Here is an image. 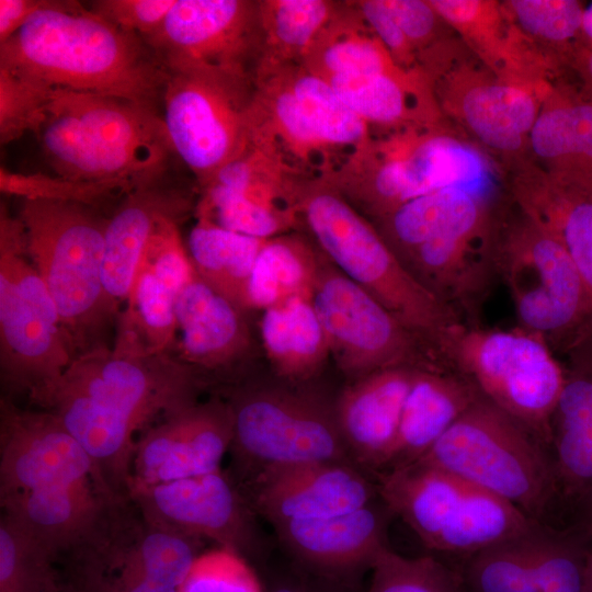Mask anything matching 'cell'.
<instances>
[{
    "label": "cell",
    "instance_id": "cell-1",
    "mask_svg": "<svg viewBox=\"0 0 592 592\" xmlns=\"http://www.w3.org/2000/svg\"><path fill=\"white\" fill-rule=\"evenodd\" d=\"M0 67L53 89L123 98L160 113L169 79L145 39L68 0H47L1 44Z\"/></svg>",
    "mask_w": 592,
    "mask_h": 592
},
{
    "label": "cell",
    "instance_id": "cell-2",
    "mask_svg": "<svg viewBox=\"0 0 592 592\" xmlns=\"http://www.w3.org/2000/svg\"><path fill=\"white\" fill-rule=\"evenodd\" d=\"M206 380L170 353L102 346L73 358L57 382L30 397L88 445L134 443L138 430L197 402Z\"/></svg>",
    "mask_w": 592,
    "mask_h": 592
},
{
    "label": "cell",
    "instance_id": "cell-3",
    "mask_svg": "<svg viewBox=\"0 0 592 592\" xmlns=\"http://www.w3.org/2000/svg\"><path fill=\"white\" fill-rule=\"evenodd\" d=\"M405 269L466 326H481L498 281L497 216L485 195L444 189L373 223Z\"/></svg>",
    "mask_w": 592,
    "mask_h": 592
},
{
    "label": "cell",
    "instance_id": "cell-4",
    "mask_svg": "<svg viewBox=\"0 0 592 592\" xmlns=\"http://www.w3.org/2000/svg\"><path fill=\"white\" fill-rule=\"evenodd\" d=\"M54 174L136 184L177 159L161 113L132 100L55 89L34 132Z\"/></svg>",
    "mask_w": 592,
    "mask_h": 592
},
{
    "label": "cell",
    "instance_id": "cell-5",
    "mask_svg": "<svg viewBox=\"0 0 592 592\" xmlns=\"http://www.w3.org/2000/svg\"><path fill=\"white\" fill-rule=\"evenodd\" d=\"M296 212L299 231L337 269L439 353L443 338L463 322L411 276L368 218L319 178L298 181Z\"/></svg>",
    "mask_w": 592,
    "mask_h": 592
},
{
    "label": "cell",
    "instance_id": "cell-6",
    "mask_svg": "<svg viewBox=\"0 0 592 592\" xmlns=\"http://www.w3.org/2000/svg\"><path fill=\"white\" fill-rule=\"evenodd\" d=\"M18 217L30 259L55 303L75 357L109 346L105 335L119 314L103 284L109 217L87 204L26 198L21 200Z\"/></svg>",
    "mask_w": 592,
    "mask_h": 592
},
{
    "label": "cell",
    "instance_id": "cell-7",
    "mask_svg": "<svg viewBox=\"0 0 592 592\" xmlns=\"http://www.w3.org/2000/svg\"><path fill=\"white\" fill-rule=\"evenodd\" d=\"M496 267L520 328L554 352L571 354L592 341V300L576 264L562 243L519 207L512 219L497 216Z\"/></svg>",
    "mask_w": 592,
    "mask_h": 592
},
{
    "label": "cell",
    "instance_id": "cell-8",
    "mask_svg": "<svg viewBox=\"0 0 592 592\" xmlns=\"http://www.w3.org/2000/svg\"><path fill=\"white\" fill-rule=\"evenodd\" d=\"M415 463L454 474L539 523L559 491L549 449L481 395Z\"/></svg>",
    "mask_w": 592,
    "mask_h": 592
},
{
    "label": "cell",
    "instance_id": "cell-9",
    "mask_svg": "<svg viewBox=\"0 0 592 592\" xmlns=\"http://www.w3.org/2000/svg\"><path fill=\"white\" fill-rule=\"evenodd\" d=\"M439 352L448 367L550 452L551 417L567 372L543 338L519 326L490 329L458 323L444 337Z\"/></svg>",
    "mask_w": 592,
    "mask_h": 592
},
{
    "label": "cell",
    "instance_id": "cell-10",
    "mask_svg": "<svg viewBox=\"0 0 592 592\" xmlns=\"http://www.w3.org/2000/svg\"><path fill=\"white\" fill-rule=\"evenodd\" d=\"M377 493L430 550L460 560L526 531L511 503L437 467L413 463L377 474Z\"/></svg>",
    "mask_w": 592,
    "mask_h": 592
},
{
    "label": "cell",
    "instance_id": "cell-11",
    "mask_svg": "<svg viewBox=\"0 0 592 592\" xmlns=\"http://www.w3.org/2000/svg\"><path fill=\"white\" fill-rule=\"evenodd\" d=\"M234 383L225 400L232 415L230 451L241 480L237 483L273 467L315 462L354 464L334 403L286 382L278 385L239 377Z\"/></svg>",
    "mask_w": 592,
    "mask_h": 592
},
{
    "label": "cell",
    "instance_id": "cell-12",
    "mask_svg": "<svg viewBox=\"0 0 592 592\" xmlns=\"http://www.w3.org/2000/svg\"><path fill=\"white\" fill-rule=\"evenodd\" d=\"M254 78L205 70L169 71L161 117L179 162L200 191L250 143Z\"/></svg>",
    "mask_w": 592,
    "mask_h": 592
},
{
    "label": "cell",
    "instance_id": "cell-13",
    "mask_svg": "<svg viewBox=\"0 0 592 592\" xmlns=\"http://www.w3.org/2000/svg\"><path fill=\"white\" fill-rule=\"evenodd\" d=\"M311 301L327 335L330 355L349 383L394 367H448L429 343L322 252Z\"/></svg>",
    "mask_w": 592,
    "mask_h": 592
},
{
    "label": "cell",
    "instance_id": "cell-14",
    "mask_svg": "<svg viewBox=\"0 0 592 592\" xmlns=\"http://www.w3.org/2000/svg\"><path fill=\"white\" fill-rule=\"evenodd\" d=\"M146 42L169 71L254 78L262 59L261 0H175Z\"/></svg>",
    "mask_w": 592,
    "mask_h": 592
},
{
    "label": "cell",
    "instance_id": "cell-15",
    "mask_svg": "<svg viewBox=\"0 0 592 592\" xmlns=\"http://www.w3.org/2000/svg\"><path fill=\"white\" fill-rule=\"evenodd\" d=\"M129 500L149 524L247 557L258 546L253 510L237 481L220 469L130 492Z\"/></svg>",
    "mask_w": 592,
    "mask_h": 592
},
{
    "label": "cell",
    "instance_id": "cell-16",
    "mask_svg": "<svg viewBox=\"0 0 592 592\" xmlns=\"http://www.w3.org/2000/svg\"><path fill=\"white\" fill-rule=\"evenodd\" d=\"M94 483L116 501L93 460L53 412L0 402V498L47 487Z\"/></svg>",
    "mask_w": 592,
    "mask_h": 592
},
{
    "label": "cell",
    "instance_id": "cell-17",
    "mask_svg": "<svg viewBox=\"0 0 592 592\" xmlns=\"http://www.w3.org/2000/svg\"><path fill=\"white\" fill-rule=\"evenodd\" d=\"M590 553L565 532L535 522L460 560L468 592H587Z\"/></svg>",
    "mask_w": 592,
    "mask_h": 592
},
{
    "label": "cell",
    "instance_id": "cell-18",
    "mask_svg": "<svg viewBox=\"0 0 592 592\" xmlns=\"http://www.w3.org/2000/svg\"><path fill=\"white\" fill-rule=\"evenodd\" d=\"M231 442V410L219 397L163 417L136 441L129 494L220 469Z\"/></svg>",
    "mask_w": 592,
    "mask_h": 592
},
{
    "label": "cell",
    "instance_id": "cell-19",
    "mask_svg": "<svg viewBox=\"0 0 592 592\" xmlns=\"http://www.w3.org/2000/svg\"><path fill=\"white\" fill-rule=\"evenodd\" d=\"M238 485L253 512L272 525L346 513L378 494L362 468L344 462L267 468Z\"/></svg>",
    "mask_w": 592,
    "mask_h": 592
},
{
    "label": "cell",
    "instance_id": "cell-20",
    "mask_svg": "<svg viewBox=\"0 0 592 592\" xmlns=\"http://www.w3.org/2000/svg\"><path fill=\"white\" fill-rule=\"evenodd\" d=\"M173 166L137 182L107 218L103 284L118 304L126 301L143 252L159 224L182 221L196 208L197 187L178 180Z\"/></svg>",
    "mask_w": 592,
    "mask_h": 592
},
{
    "label": "cell",
    "instance_id": "cell-21",
    "mask_svg": "<svg viewBox=\"0 0 592 592\" xmlns=\"http://www.w3.org/2000/svg\"><path fill=\"white\" fill-rule=\"evenodd\" d=\"M244 312L194 271L175 301L177 357L206 382L209 375L230 382L235 375L239 378L254 352Z\"/></svg>",
    "mask_w": 592,
    "mask_h": 592
},
{
    "label": "cell",
    "instance_id": "cell-22",
    "mask_svg": "<svg viewBox=\"0 0 592 592\" xmlns=\"http://www.w3.org/2000/svg\"><path fill=\"white\" fill-rule=\"evenodd\" d=\"M68 339L0 273L1 382L12 395L37 394L59 379L73 361Z\"/></svg>",
    "mask_w": 592,
    "mask_h": 592
},
{
    "label": "cell",
    "instance_id": "cell-23",
    "mask_svg": "<svg viewBox=\"0 0 592 592\" xmlns=\"http://www.w3.org/2000/svg\"><path fill=\"white\" fill-rule=\"evenodd\" d=\"M389 509L372 503L322 519L288 521L273 525L282 543L319 577L339 581L369 569L387 546Z\"/></svg>",
    "mask_w": 592,
    "mask_h": 592
},
{
    "label": "cell",
    "instance_id": "cell-24",
    "mask_svg": "<svg viewBox=\"0 0 592 592\" xmlns=\"http://www.w3.org/2000/svg\"><path fill=\"white\" fill-rule=\"evenodd\" d=\"M418 369L394 367L351 382L334 402L350 457L362 469L380 473L394 448L403 405Z\"/></svg>",
    "mask_w": 592,
    "mask_h": 592
},
{
    "label": "cell",
    "instance_id": "cell-25",
    "mask_svg": "<svg viewBox=\"0 0 592 592\" xmlns=\"http://www.w3.org/2000/svg\"><path fill=\"white\" fill-rule=\"evenodd\" d=\"M117 502L94 483L47 487L0 498L3 514L58 559L86 544Z\"/></svg>",
    "mask_w": 592,
    "mask_h": 592
},
{
    "label": "cell",
    "instance_id": "cell-26",
    "mask_svg": "<svg viewBox=\"0 0 592 592\" xmlns=\"http://www.w3.org/2000/svg\"><path fill=\"white\" fill-rule=\"evenodd\" d=\"M446 81L443 102L479 141L502 153H514L528 145L540 110L524 83L480 75H459Z\"/></svg>",
    "mask_w": 592,
    "mask_h": 592
},
{
    "label": "cell",
    "instance_id": "cell-27",
    "mask_svg": "<svg viewBox=\"0 0 592 592\" xmlns=\"http://www.w3.org/2000/svg\"><path fill=\"white\" fill-rule=\"evenodd\" d=\"M513 195L521 210L562 243L592 300V177L525 172Z\"/></svg>",
    "mask_w": 592,
    "mask_h": 592
},
{
    "label": "cell",
    "instance_id": "cell-28",
    "mask_svg": "<svg viewBox=\"0 0 592 592\" xmlns=\"http://www.w3.org/2000/svg\"><path fill=\"white\" fill-rule=\"evenodd\" d=\"M479 396L475 386L451 367L418 369L394 448L380 473L419 460Z\"/></svg>",
    "mask_w": 592,
    "mask_h": 592
},
{
    "label": "cell",
    "instance_id": "cell-29",
    "mask_svg": "<svg viewBox=\"0 0 592 592\" xmlns=\"http://www.w3.org/2000/svg\"><path fill=\"white\" fill-rule=\"evenodd\" d=\"M326 81L372 132L433 125L436 118L433 83L420 71L395 68Z\"/></svg>",
    "mask_w": 592,
    "mask_h": 592
},
{
    "label": "cell",
    "instance_id": "cell-30",
    "mask_svg": "<svg viewBox=\"0 0 592 592\" xmlns=\"http://www.w3.org/2000/svg\"><path fill=\"white\" fill-rule=\"evenodd\" d=\"M262 311L261 343L275 375L293 384L312 378L330 350L311 296L293 297Z\"/></svg>",
    "mask_w": 592,
    "mask_h": 592
},
{
    "label": "cell",
    "instance_id": "cell-31",
    "mask_svg": "<svg viewBox=\"0 0 592 592\" xmlns=\"http://www.w3.org/2000/svg\"><path fill=\"white\" fill-rule=\"evenodd\" d=\"M265 240L197 218L189 234L186 250L196 273L216 292L248 311L251 310L250 280Z\"/></svg>",
    "mask_w": 592,
    "mask_h": 592
},
{
    "label": "cell",
    "instance_id": "cell-32",
    "mask_svg": "<svg viewBox=\"0 0 592 592\" xmlns=\"http://www.w3.org/2000/svg\"><path fill=\"white\" fill-rule=\"evenodd\" d=\"M303 65L325 80L400 68L366 24L354 1H340L338 11L310 47Z\"/></svg>",
    "mask_w": 592,
    "mask_h": 592
},
{
    "label": "cell",
    "instance_id": "cell-33",
    "mask_svg": "<svg viewBox=\"0 0 592 592\" xmlns=\"http://www.w3.org/2000/svg\"><path fill=\"white\" fill-rule=\"evenodd\" d=\"M320 253L301 231L266 239L250 280L251 309L264 310L293 297L311 296Z\"/></svg>",
    "mask_w": 592,
    "mask_h": 592
},
{
    "label": "cell",
    "instance_id": "cell-34",
    "mask_svg": "<svg viewBox=\"0 0 592 592\" xmlns=\"http://www.w3.org/2000/svg\"><path fill=\"white\" fill-rule=\"evenodd\" d=\"M528 145L548 173L592 177V103H549L539 111Z\"/></svg>",
    "mask_w": 592,
    "mask_h": 592
},
{
    "label": "cell",
    "instance_id": "cell-35",
    "mask_svg": "<svg viewBox=\"0 0 592 592\" xmlns=\"http://www.w3.org/2000/svg\"><path fill=\"white\" fill-rule=\"evenodd\" d=\"M339 5L333 0H261L263 50L258 73L303 64Z\"/></svg>",
    "mask_w": 592,
    "mask_h": 592
},
{
    "label": "cell",
    "instance_id": "cell-36",
    "mask_svg": "<svg viewBox=\"0 0 592 592\" xmlns=\"http://www.w3.org/2000/svg\"><path fill=\"white\" fill-rule=\"evenodd\" d=\"M59 559L11 517L0 520V592H65Z\"/></svg>",
    "mask_w": 592,
    "mask_h": 592
},
{
    "label": "cell",
    "instance_id": "cell-37",
    "mask_svg": "<svg viewBox=\"0 0 592 592\" xmlns=\"http://www.w3.org/2000/svg\"><path fill=\"white\" fill-rule=\"evenodd\" d=\"M444 22L459 31L473 48L490 62L492 68L500 62L515 66L516 58L509 48L513 47L511 33L504 34L506 13L498 2L475 0H429ZM520 56V55H519ZM519 61V60H517Z\"/></svg>",
    "mask_w": 592,
    "mask_h": 592
},
{
    "label": "cell",
    "instance_id": "cell-38",
    "mask_svg": "<svg viewBox=\"0 0 592 592\" xmlns=\"http://www.w3.org/2000/svg\"><path fill=\"white\" fill-rule=\"evenodd\" d=\"M369 569L366 592H468L459 571L432 555L405 557L386 547Z\"/></svg>",
    "mask_w": 592,
    "mask_h": 592
},
{
    "label": "cell",
    "instance_id": "cell-39",
    "mask_svg": "<svg viewBox=\"0 0 592 592\" xmlns=\"http://www.w3.org/2000/svg\"><path fill=\"white\" fill-rule=\"evenodd\" d=\"M134 185L123 182L77 181L56 174L14 172L3 166L0 168V191L20 200L73 202L100 208L109 200H119Z\"/></svg>",
    "mask_w": 592,
    "mask_h": 592
},
{
    "label": "cell",
    "instance_id": "cell-40",
    "mask_svg": "<svg viewBox=\"0 0 592 592\" xmlns=\"http://www.w3.org/2000/svg\"><path fill=\"white\" fill-rule=\"evenodd\" d=\"M516 29L526 35L558 47L582 38L585 5L577 0H511L502 5Z\"/></svg>",
    "mask_w": 592,
    "mask_h": 592
},
{
    "label": "cell",
    "instance_id": "cell-41",
    "mask_svg": "<svg viewBox=\"0 0 592 592\" xmlns=\"http://www.w3.org/2000/svg\"><path fill=\"white\" fill-rule=\"evenodd\" d=\"M55 89L0 67V143L7 145L42 123Z\"/></svg>",
    "mask_w": 592,
    "mask_h": 592
},
{
    "label": "cell",
    "instance_id": "cell-42",
    "mask_svg": "<svg viewBox=\"0 0 592 592\" xmlns=\"http://www.w3.org/2000/svg\"><path fill=\"white\" fill-rule=\"evenodd\" d=\"M177 592H264L244 556L217 546L201 551L191 563Z\"/></svg>",
    "mask_w": 592,
    "mask_h": 592
},
{
    "label": "cell",
    "instance_id": "cell-43",
    "mask_svg": "<svg viewBox=\"0 0 592 592\" xmlns=\"http://www.w3.org/2000/svg\"><path fill=\"white\" fill-rule=\"evenodd\" d=\"M559 490L585 491L592 486V415L551 435Z\"/></svg>",
    "mask_w": 592,
    "mask_h": 592
},
{
    "label": "cell",
    "instance_id": "cell-44",
    "mask_svg": "<svg viewBox=\"0 0 592 592\" xmlns=\"http://www.w3.org/2000/svg\"><path fill=\"white\" fill-rule=\"evenodd\" d=\"M66 558V557H65ZM62 571L65 592H177L138 573L92 560L67 556Z\"/></svg>",
    "mask_w": 592,
    "mask_h": 592
},
{
    "label": "cell",
    "instance_id": "cell-45",
    "mask_svg": "<svg viewBox=\"0 0 592 592\" xmlns=\"http://www.w3.org/2000/svg\"><path fill=\"white\" fill-rule=\"evenodd\" d=\"M386 3L412 47L419 69L433 82V73L439 69L435 48L442 18L429 1L386 0Z\"/></svg>",
    "mask_w": 592,
    "mask_h": 592
},
{
    "label": "cell",
    "instance_id": "cell-46",
    "mask_svg": "<svg viewBox=\"0 0 592 592\" xmlns=\"http://www.w3.org/2000/svg\"><path fill=\"white\" fill-rule=\"evenodd\" d=\"M175 0H95L88 8L117 27L143 39L162 25Z\"/></svg>",
    "mask_w": 592,
    "mask_h": 592
},
{
    "label": "cell",
    "instance_id": "cell-47",
    "mask_svg": "<svg viewBox=\"0 0 592 592\" xmlns=\"http://www.w3.org/2000/svg\"><path fill=\"white\" fill-rule=\"evenodd\" d=\"M362 18L389 53L394 62L406 71H420L412 47L389 10L386 0H357Z\"/></svg>",
    "mask_w": 592,
    "mask_h": 592
},
{
    "label": "cell",
    "instance_id": "cell-48",
    "mask_svg": "<svg viewBox=\"0 0 592 592\" xmlns=\"http://www.w3.org/2000/svg\"><path fill=\"white\" fill-rule=\"evenodd\" d=\"M47 0H0V45L14 35Z\"/></svg>",
    "mask_w": 592,
    "mask_h": 592
},
{
    "label": "cell",
    "instance_id": "cell-49",
    "mask_svg": "<svg viewBox=\"0 0 592 592\" xmlns=\"http://www.w3.org/2000/svg\"><path fill=\"white\" fill-rule=\"evenodd\" d=\"M270 592H325L314 584L303 581H289L274 587Z\"/></svg>",
    "mask_w": 592,
    "mask_h": 592
},
{
    "label": "cell",
    "instance_id": "cell-50",
    "mask_svg": "<svg viewBox=\"0 0 592 592\" xmlns=\"http://www.w3.org/2000/svg\"><path fill=\"white\" fill-rule=\"evenodd\" d=\"M577 64L587 81L592 84V48H583L577 53Z\"/></svg>",
    "mask_w": 592,
    "mask_h": 592
},
{
    "label": "cell",
    "instance_id": "cell-51",
    "mask_svg": "<svg viewBox=\"0 0 592 592\" xmlns=\"http://www.w3.org/2000/svg\"><path fill=\"white\" fill-rule=\"evenodd\" d=\"M581 36L587 43V48H592V2L585 5L583 11Z\"/></svg>",
    "mask_w": 592,
    "mask_h": 592
},
{
    "label": "cell",
    "instance_id": "cell-52",
    "mask_svg": "<svg viewBox=\"0 0 592 592\" xmlns=\"http://www.w3.org/2000/svg\"><path fill=\"white\" fill-rule=\"evenodd\" d=\"M584 492L585 493L588 492V498L587 499H589V509H590L591 517H592V486L590 488H588Z\"/></svg>",
    "mask_w": 592,
    "mask_h": 592
}]
</instances>
